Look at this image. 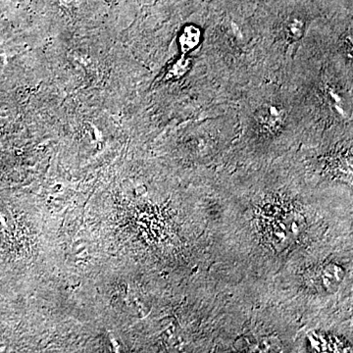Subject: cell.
Masks as SVG:
<instances>
[{
	"mask_svg": "<svg viewBox=\"0 0 353 353\" xmlns=\"http://www.w3.org/2000/svg\"><path fill=\"white\" fill-rule=\"evenodd\" d=\"M199 39H201L199 30L194 26H188L183 30L182 34L179 38L181 50L183 53L190 52L199 44Z\"/></svg>",
	"mask_w": 353,
	"mask_h": 353,
	"instance_id": "6da1fadb",
	"label": "cell"
},
{
	"mask_svg": "<svg viewBox=\"0 0 353 353\" xmlns=\"http://www.w3.org/2000/svg\"><path fill=\"white\" fill-rule=\"evenodd\" d=\"M285 32L290 41H299L303 38L304 34V24L303 21L296 19L290 20L285 27Z\"/></svg>",
	"mask_w": 353,
	"mask_h": 353,
	"instance_id": "7a4b0ae2",
	"label": "cell"
},
{
	"mask_svg": "<svg viewBox=\"0 0 353 353\" xmlns=\"http://www.w3.org/2000/svg\"><path fill=\"white\" fill-rule=\"evenodd\" d=\"M187 67L188 62L185 60H179L168 72V78H179V77L183 76L185 72L187 71Z\"/></svg>",
	"mask_w": 353,
	"mask_h": 353,
	"instance_id": "3957f363",
	"label": "cell"
}]
</instances>
